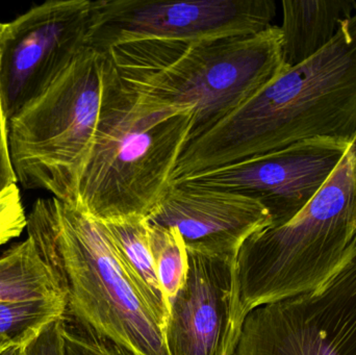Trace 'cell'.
<instances>
[{
	"label": "cell",
	"mask_w": 356,
	"mask_h": 355,
	"mask_svg": "<svg viewBox=\"0 0 356 355\" xmlns=\"http://www.w3.org/2000/svg\"><path fill=\"white\" fill-rule=\"evenodd\" d=\"M356 135V12L336 37L186 144L175 181L307 140Z\"/></svg>",
	"instance_id": "cell-1"
},
{
	"label": "cell",
	"mask_w": 356,
	"mask_h": 355,
	"mask_svg": "<svg viewBox=\"0 0 356 355\" xmlns=\"http://www.w3.org/2000/svg\"><path fill=\"white\" fill-rule=\"evenodd\" d=\"M104 54L99 121L74 206L102 223L147 220L172 187L194 113L131 87Z\"/></svg>",
	"instance_id": "cell-2"
},
{
	"label": "cell",
	"mask_w": 356,
	"mask_h": 355,
	"mask_svg": "<svg viewBox=\"0 0 356 355\" xmlns=\"http://www.w3.org/2000/svg\"><path fill=\"white\" fill-rule=\"evenodd\" d=\"M26 229L66 297L67 314L135 355H169L104 223L54 196L33 204Z\"/></svg>",
	"instance_id": "cell-3"
},
{
	"label": "cell",
	"mask_w": 356,
	"mask_h": 355,
	"mask_svg": "<svg viewBox=\"0 0 356 355\" xmlns=\"http://www.w3.org/2000/svg\"><path fill=\"white\" fill-rule=\"evenodd\" d=\"M142 93L194 113L192 138L242 106L289 68L280 26L202 43H141L104 52ZM190 139V140H191Z\"/></svg>",
	"instance_id": "cell-4"
},
{
	"label": "cell",
	"mask_w": 356,
	"mask_h": 355,
	"mask_svg": "<svg viewBox=\"0 0 356 355\" xmlns=\"http://www.w3.org/2000/svg\"><path fill=\"white\" fill-rule=\"evenodd\" d=\"M356 256L350 149L321 191L292 220L247 240L238 256L241 297L259 306L315 291Z\"/></svg>",
	"instance_id": "cell-5"
},
{
	"label": "cell",
	"mask_w": 356,
	"mask_h": 355,
	"mask_svg": "<svg viewBox=\"0 0 356 355\" xmlns=\"http://www.w3.org/2000/svg\"><path fill=\"white\" fill-rule=\"evenodd\" d=\"M104 54L87 47L8 122L17 181L75 206L102 110Z\"/></svg>",
	"instance_id": "cell-6"
},
{
	"label": "cell",
	"mask_w": 356,
	"mask_h": 355,
	"mask_svg": "<svg viewBox=\"0 0 356 355\" xmlns=\"http://www.w3.org/2000/svg\"><path fill=\"white\" fill-rule=\"evenodd\" d=\"M272 0H96L88 47L104 53L131 43L193 44L253 35L271 26Z\"/></svg>",
	"instance_id": "cell-7"
},
{
	"label": "cell",
	"mask_w": 356,
	"mask_h": 355,
	"mask_svg": "<svg viewBox=\"0 0 356 355\" xmlns=\"http://www.w3.org/2000/svg\"><path fill=\"white\" fill-rule=\"evenodd\" d=\"M234 355H356V256L323 287L251 311Z\"/></svg>",
	"instance_id": "cell-8"
},
{
	"label": "cell",
	"mask_w": 356,
	"mask_h": 355,
	"mask_svg": "<svg viewBox=\"0 0 356 355\" xmlns=\"http://www.w3.org/2000/svg\"><path fill=\"white\" fill-rule=\"evenodd\" d=\"M91 13V0H49L6 23L0 50V99L8 121L88 47Z\"/></svg>",
	"instance_id": "cell-9"
},
{
	"label": "cell",
	"mask_w": 356,
	"mask_h": 355,
	"mask_svg": "<svg viewBox=\"0 0 356 355\" xmlns=\"http://www.w3.org/2000/svg\"><path fill=\"white\" fill-rule=\"evenodd\" d=\"M350 144L307 140L276 151L192 175L178 183L236 192L254 198L280 226L300 214L338 168Z\"/></svg>",
	"instance_id": "cell-10"
},
{
	"label": "cell",
	"mask_w": 356,
	"mask_h": 355,
	"mask_svg": "<svg viewBox=\"0 0 356 355\" xmlns=\"http://www.w3.org/2000/svg\"><path fill=\"white\" fill-rule=\"evenodd\" d=\"M238 256L188 250L186 281L171 302L164 333L169 355L236 354L248 315Z\"/></svg>",
	"instance_id": "cell-11"
},
{
	"label": "cell",
	"mask_w": 356,
	"mask_h": 355,
	"mask_svg": "<svg viewBox=\"0 0 356 355\" xmlns=\"http://www.w3.org/2000/svg\"><path fill=\"white\" fill-rule=\"evenodd\" d=\"M147 222L175 229L186 249L209 254H238L247 240L271 226L267 208L236 192L173 183Z\"/></svg>",
	"instance_id": "cell-12"
},
{
	"label": "cell",
	"mask_w": 356,
	"mask_h": 355,
	"mask_svg": "<svg viewBox=\"0 0 356 355\" xmlns=\"http://www.w3.org/2000/svg\"><path fill=\"white\" fill-rule=\"evenodd\" d=\"M282 51L284 64H302L328 45L341 25L356 12L353 0H284Z\"/></svg>",
	"instance_id": "cell-13"
},
{
	"label": "cell",
	"mask_w": 356,
	"mask_h": 355,
	"mask_svg": "<svg viewBox=\"0 0 356 355\" xmlns=\"http://www.w3.org/2000/svg\"><path fill=\"white\" fill-rule=\"evenodd\" d=\"M104 224L123 264L135 279L165 333L170 316V304L156 275L148 241L147 220L142 219Z\"/></svg>",
	"instance_id": "cell-14"
},
{
	"label": "cell",
	"mask_w": 356,
	"mask_h": 355,
	"mask_svg": "<svg viewBox=\"0 0 356 355\" xmlns=\"http://www.w3.org/2000/svg\"><path fill=\"white\" fill-rule=\"evenodd\" d=\"M47 299L66 297L35 244L26 238L0 256V302Z\"/></svg>",
	"instance_id": "cell-15"
},
{
	"label": "cell",
	"mask_w": 356,
	"mask_h": 355,
	"mask_svg": "<svg viewBox=\"0 0 356 355\" xmlns=\"http://www.w3.org/2000/svg\"><path fill=\"white\" fill-rule=\"evenodd\" d=\"M64 299L27 302H0V339L22 345L49 323L64 317Z\"/></svg>",
	"instance_id": "cell-16"
},
{
	"label": "cell",
	"mask_w": 356,
	"mask_h": 355,
	"mask_svg": "<svg viewBox=\"0 0 356 355\" xmlns=\"http://www.w3.org/2000/svg\"><path fill=\"white\" fill-rule=\"evenodd\" d=\"M148 224V241L156 275L169 304L172 302L186 281L188 250L175 229Z\"/></svg>",
	"instance_id": "cell-17"
},
{
	"label": "cell",
	"mask_w": 356,
	"mask_h": 355,
	"mask_svg": "<svg viewBox=\"0 0 356 355\" xmlns=\"http://www.w3.org/2000/svg\"><path fill=\"white\" fill-rule=\"evenodd\" d=\"M65 355H135L122 346L65 314L63 318Z\"/></svg>",
	"instance_id": "cell-18"
},
{
	"label": "cell",
	"mask_w": 356,
	"mask_h": 355,
	"mask_svg": "<svg viewBox=\"0 0 356 355\" xmlns=\"http://www.w3.org/2000/svg\"><path fill=\"white\" fill-rule=\"evenodd\" d=\"M27 217L17 185L0 194V246L8 243L23 233Z\"/></svg>",
	"instance_id": "cell-19"
},
{
	"label": "cell",
	"mask_w": 356,
	"mask_h": 355,
	"mask_svg": "<svg viewBox=\"0 0 356 355\" xmlns=\"http://www.w3.org/2000/svg\"><path fill=\"white\" fill-rule=\"evenodd\" d=\"M8 119L2 110L0 99V194L18 183L10 158L8 145Z\"/></svg>",
	"instance_id": "cell-20"
},
{
	"label": "cell",
	"mask_w": 356,
	"mask_h": 355,
	"mask_svg": "<svg viewBox=\"0 0 356 355\" xmlns=\"http://www.w3.org/2000/svg\"><path fill=\"white\" fill-rule=\"evenodd\" d=\"M27 355H65V352L56 345L38 344L27 350Z\"/></svg>",
	"instance_id": "cell-21"
},
{
	"label": "cell",
	"mask_w": 356,
	"mask_h": 355,
	"mask_svg": "<svg viewBox=\"0 0 356 355\" xmlns=\"http://www.w3.org/2000/svg\"><path fill=\"white\" fill-rule=\"evenodd\" d=\"M350 151L353 160V183H355V214L356 219V135L353 143L350 144Z\"/></svg>",
	"instance_id": "cell-22"
},
{
	"label": "cell",
	"mask_w": 356,
	"mask_h": 355,
	"mask_svg": "<svg viewBox=\"0 0 356 355\" xmlns=\"http://www.w3.org/2000/svg\"><path fill=\"white\" fill-rule=\"evenodd\" d=\"M20 345H17V344H10L8 347L4 348L1 352H0V355H15L16 354L17 348Z\"/></svg>",
	"instance_id": "cell-23"
},
{
	"label": "cell",
	"mask_w": 356,
	"mask_h": 355,
	"mask_svg": "<svg viewBox=\"0 0 356 355\" xmlns=\"http://www.w3.org/2000/svg\"><path fill=\"white\" fill-rule=\"evenodd\" d=\"M10 344L16 343H13V342L8 341V340L0 339V352H1L4 348L8 347V345H10ZM17 345H18V344H17Z\"/></svg>",
	"instance_id": "cell-24"
},
{
	"label": "cell",
	"mask_w": 356,
	"mask_h": 355,
	"mask_svg": "<svg viewBox=\"0 0 356 355\" xmlns=\"http://www.w3.org/2000/svg\"><path fill=\"white\" fill-rule=\"evenodd\" d=\"M15 355H27L25 344H22V345H20L17 348L16 354H15Z\"/></svg>",
	"instance_id": "cell-25"
},
{
	"label": "cell",
	"mask_w": 356,
	"mask_h": 355,
	"mask_svg": "<svg viewBox=\"0 0 356 355\" xmlns=\"http://www.w3.org/2000/svg\"><path fill=\"white\" fill-rule=\"evenodd\" d=\"M6 23L0 22V50H1V41L3 37L4 31H6Z\"/></svg>",
	"instance_id": "cell-26"
}]
</instances>
